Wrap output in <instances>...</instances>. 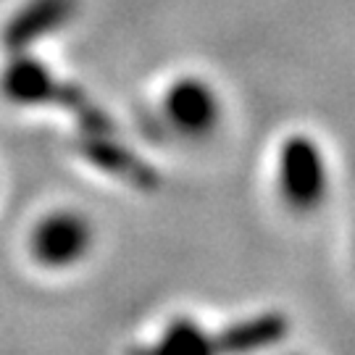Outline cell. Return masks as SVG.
<instances>
[{
  "label": "cell",
  "instance_id": "6da1fadb",
  "mask_svg": "<svg viewBox=\"0 0 355 355\" xmlns=\"http://www.w3.org/2000/svg\"><path fill=\"white\" fill-rule=\"evenodd\" d=\"M6 89H8V95H11L13 101H21V103L51 101L69 108V111H74L79 124L85 127V132H92V135H114L116 127L111 124V119L103 114L101 108L89 101L82 89L55 82L35 61H19V64H13L8 69V74H6Z\"/></svg>",
  "mask_w": 355,
  "mask_h": 355
},
{
  "label": "cell",
  "instance_id": "7a4b0ae2",
  "mask_svg": "<svg viewBox=\"0 0 355 355\" xmlns=\"http://www.w3.org/2000/svg\"><path fill=\"white\" fill-rule=\"evenodd\" d=\"M282 192L297 211H311L327 195V166L308 137H292L284 142L279 158Z\"/></svg>",
  "mask_w": 355,
  "mask_h": 355
},
{
  "label": "cell",
  "instance_id": "3957f363",
  "mask_svg": "<svg viewBox=\"0 0 355 355\" xmlns=\"http://www.w3.org/2000/svg\"><path fill=\"white\" fill-rule=\"evenodd\" d=\"M89 227L82 216L55 214L45 218L32 237V250L45 266H69L76 263L89 248Z\"/></svg>",
  "mask_w": 355,
  "mask_h": 355
},
{
  "label": "cell",
  "instance_id": "277c9868",
  "mask_svg": "<svg viewBox=\"0 0 355 355\" xmlns=\"http://www.w3.org/2000/svg\"><path fill=\"white\" fill-rule=\"evenodd\" d=\"M79 150L98 168L124 179V182L140 187V190H158V184H161V177L142 161L137 153L127 150L119 142H111L108 135H92V132H87V137L79 140Z\"/></svg>",
  "mask_w": 355,
  "mask_h": 355
},
{
  "label": "cell",
  "instance_id": "5b68a950",
  "mask_svg": "<svg viewBox=\"0 0 355 355\" xmlns=\"http://www.w3.org/2000/svg\"><path fill=\"white\" fill-rule=\"evenodd\" d=\"M168 121L184 135H205L216 124L218 105L214 92L200 79H182L168 89L166 98Z\"/></svg>",
  "mask_w": 355,
  "mask_h": 355
},
{
  "label": "cell",
  "instance_id": "8992f818",
  "mask_svg": "<svg viewBox=\"0 0 355 355\" xmlns=\"http://www.w3.org/2000/svg\"><path fill=\"white\" fill-rule=\"evenodd\" d=\"M76 0H32L6 29V45L19 51L37 37L55 32L74 16Z\"/></svg>",
  "mask_w": 355,
  "mask_h": 355
},
{
  "label": "cell",
  "instance_id": "52a82bcc",
  "mask_svg": "<svg viewBox=\"0 0 355 355\" xmlns=\"http://www.w3.org/2000/svg\"><path fill=\"white\" fill-rule=\"evenodd\" d=\"M287 329H290V324L284 316L263 313V316L240 321V324L224 329L218 337H214V350H218V353H245V350L268 347V345L284 340Z\"/></svg>",
  "mask_w": 355,
  "mask_h": 355
},
{
  "label": "cell",
  "instance_id": "ba28073f",
  "mask_svg": "<svg viewBox=\"0 0 355 355\" xmlns=\"http://www.w3.org/2000/svg\"><path fill=\"white\" fill-rule=\"evenodd\" d=\"M214 350V340L205 334L198 324H192L190 318H177L168 329H166L164 340L158 345V353H211Z\"/></svg>",
  "mask_w": 355,
  "mask_h": 355
}]
</instances>
